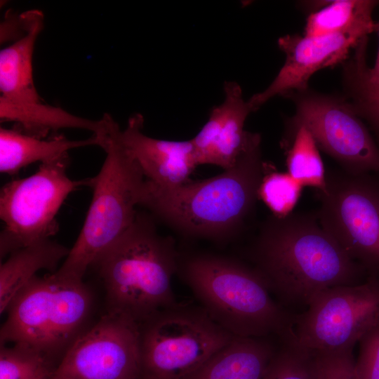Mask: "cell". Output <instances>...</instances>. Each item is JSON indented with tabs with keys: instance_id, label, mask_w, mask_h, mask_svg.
Segmentation results:
<instances>
[{
	"instance_id": "6da1fadb",
	"label": "cell",
	"mask_w": 379,
	"mask_h": 379,
	"mask_svg": "<svg viewBox=\"0 0 379 379\" xmlns=\"http://www.w3.org/2000/svg\"><path fill=\"white\" fill-rule=\"evenodd\" d=\"M255 268L287 304L306 305L321 291L360 284L363 267L321 226L317 215H274L252 248Z\"/></svg>"
},
{
	"instance_id": "7a4b0ae2",
	"label": "cell",
	"mask_w": 379,
	"mask_h": 379,
	"mask_svg": "<svg viewBox=\"0 0 379 379\" xmlns=\"http://www.w3.org/2000/svg\"><path fill=\"white\" fill-rule=\"evenodd\" d=\"M260 143L258 133L232 167L214 177L173 187L145 179L139 205L185 236L228 239L238 232L258 199L267 166Z\"/></svg>"
},
{
	"instance_id": "3957f363",
	"label": "cell",
	"mask_w": 379,
	"mask_h": 379,
	"mask_svg": "<svg viewBox=\"0 0 379 379\" xmlns=\"http://www.w3.org/2000/svg\"><path fill=\"white\" fill-rule=\"evenodd\" d=\"M180 260L173 238L158 232L150 213L138 212L132 225L90 268L102 283L107 311L123 313L140 324L178 303L172 279Z\"/></svg>"
},
{
	"instance_id": "277c9868",
	"label": "cell",
	"mask_w": 379,
	"mask_h": 379,
	"mask_svg": "<svg viewBox=\"0 0 379 379\" xmlns=\"http://www.w3.org/2000/svg\"><path fill=\"white\" fill-rule=\"evenodd\" d=\"M178 272L200 306L232 335L281 339L293 333L295 314L273 300L255 267L229 257L199 253L180 260Z\"/></svg>"
},
{
	"instance_id": "5b68a950",
	"label": "cell",
	"mask_w": 379,
	"mask_h": 379,
	"mask_svg": "<svg viewBox=\"0 0 379 379\" xmlns=\"http://www.w3.org/2000/svg\"><path fill=\"white\" fill-rule=\"evenodd\" d=\"M100 120L94 135L106 158L92 178V199L79 234L55 272L74 280H83L95 259L132 225L145 179L121 142L118 123L107 113Z\"/></svg>"
},
{
	"instance_id": "8992f818",
	"label": "cell",
	"mask_w": 379,
	"mask_h": 379,
	"mask_svg": "<svg viewBox=\"0 0 379 379\" xmlns=\"http://www.w3.org/2000/svg\"><path fill=\"white\" fill-rule=\"evenodd\" d=\"M93 296L83 280L53 272L35 276L13 298L0 330L1 345L22 344L58 365L91 326Z\"/></svg>"
},
{
	"instance_id": "52a82bcc",
	"label": "cell",
	"mask_w": 379,
	"mask_h": 379,
	"mask_svg": "<svg viewBox=\"0 0 379 379\" xmlns=\"http://www.w3.org/2000/svg\"><path fill=\"white\" fill-rule=\"evenodd\" d=\"M139 326L142 379H185L235 336L201 306L178 302Z\"/></svg>"
},
{
	"instance_id": "ba28073f",
	"label": "cell",
	"mask_w": 379,
	"mask_h": 379,
	"mask_svg": "<svg viewBox=\"0 0 379 379\" xmlns=\"http://www.w3.org/2000/svg\"><path fill=\"white\" fill-rule=\"evenodd\" d=\"M66 153L41 163L32 175L13 180L0 192V218L5 224L0 234L1 258L34 242L50 239L58 230L55 216L67 196L91 187L92 178L72 180Z\"/></svg>"
},
{
	"instance_id": "9c48e42d",
	"label": "cell",
	"mask_w": 379,
	"mask_h": 379,
	"mask_svg": "<svg viewBox=\"0 0 379 379\" xmlns=\"http://www.w3.org/2000/svg\"><path fill=\"white\" fill-rule=\"evenodd\" d=\"M307 306L295 315L293 326L300 347L311 352L353 349L379 319V279L325 289Z\"/></svg>"
},
{
	"instance_id": "30bf717a",
	"label": "cell",
	"mask_w": 379,
	"mask_h": 379,
	"mask_svg": "<svg viewBox=\"0 0 379 379\" xmlns=\"http://www.w3.org/2000/svg\"><path fill=\"white\" fill-rule=\"evenodd\" d=\"M317 218L343 251L379 279V185L363 175L327 176Z\"/></svg>"
},
{
	"instance_id": "8fae6325",
	"label": "cell",
	"mask_w": 379,
	"mask_h": 379,
	"mask_svg": "<svg viewBox=\"0 0 379 379\" xmlns=\"http://www.w3.org/2000/svg\"><path fill=\"white\" fill-rule=\"evenodd\" d=\"M284 97L296 107L291 132L299 126L306 128L317 146L348 173L379 172V146L350 102L309 89Z\"/></svg>"
},
{
	"instance_id": "7c38bea8",
	"label": "cell",
	"mask_w": 379,
	"mask_h": 379,
	"mask_svg": "<svg viewBox=\"0 0 379 379\" xmlns=\"http://www.w3.org/2000/svg\"><path fill=\"white\" fill-rule=\"evenodd\" d=\"M53 375L60 379H142L139 324L107 311L66 352Z\"/></svg>"
},
{
	"instance_id": "4fadbf2b",
	"label": "cell",
	"mask_w": 379,
	"mask_h": 379,
	"mask_svg": "<svg viewBox=\"0 0 379 379\" xmlns=\"http://www.w3.org/2000/svg\"><path fill=\"white\" fill-rule=\"evenodd\" d=\"M376 31V26H358L320 36L287 34L278 40L285 62L272 83L248 100L252 112L277 95L308 89L310 77L318 70L335 66L347 58L350 48Z\"/></svg>"
},
{
	"instance_id": "5bb4252c",
	"label": "cell",
	"mask_w": 379,
	"mask_h": 379,
	"mask_svg": "<svg viewBox=\"0 0 379 379\" xmlns=\"http://www.w3.org/2000/svg\"><path fill=\"white\" fill-rule=\"evenodd\" d=\"M223 91V102L212 109L208 121L191 140L199 165L212 164L226 170L236 164L258 133L244 129L252 110L239 84L225 81Z\"/></svg>"
},
{
	"instance_id": "9a60e30c",
	"label": "cell",
	"mask_w": 379,
	"mask_h": 379,
	"mask_svg": "<svg viewBox=\"0 0 379 379\" xmlns=\"http://www.w3.org/2000/svg\"><path fill=\"white\" fill-rule=\"evenodd\" d=\"M143 116L134 114L121 131L120 136L145 180L161 187H173L190 181V175L199 166L192 140L175 141L152 138L143 133Z\"/></svg>"
},
{
	"instance_id": "2e32d148",
	"label": "cell",
	"mask_w": 379,
	"mask_h": 379,
	"mask_svg": "<svg viewBox=\"0 0 379 379\" xmlns=\"http://www.w3.org/2000/svg\"><path fill=\"white\" fill-rule=\"evenodd\" d=\"M275 352L263 338L234 336L185 379H262Z\"/></svg>"
},
{
	"instance_id": "e0dca14e",
	"label": "cell",
	"mask_w": 379,
	"mask_h": 379,
	"mask_svg": "<svg viewBox=\"0 0 379 379\" xmlns=\"http://www.w3.org/2000/svg\"><path fill=\"white\" fill-rule=\"evenodd\" d=\"M90 145L99 146L95 135L84 140H69L61 134L39 138L18 129L0 128V171L15 175L30 164L44 163L58 158L69 149Z\"/></svg>"
},
{
	"instance_id": "ac0fdd59",
	"label": "cell",
	"mask_w": 379,
	"mask_h": 379,
	"mask_svg": "<svg viewBox=\"0 0 379 379\" xmlns=\"http://www.w3.org/2000/svg\"><path fill=\"white\" fill-rule=\"evenodd\" d=\"M69 249L51 239L11 253L0 266V312L4 313L16 294L41 270L53 273Z\"/></svg>"
},
{
	"instance_id": "d6986e66",
	"label": "cell",
	"mask_w": 379,
	"mask_h": 379,
	"mask_svg": "<svg viewBox=\"0 0 379 379\" xmlns=\"http://www.w3.org/2000/svg\"><path fill=\"white\" fill-rule=\"evenodd\" d=\"M0 118L1 122H14L15 128L39 138H48L63 128L87 130L93 134L100 128V120L80 117L44 101L17 103L0 98Z\"/></svg>"
},
{
	"instance_id": "ffe728a7",
	"label": "cell",
	"mask_w": 379,
	"mask_h": 379,
	"mask_svg": "<svg viewBox=\"0 0 379 379\" xmlns=\"http://www.w3.org/2000/svg\"><path fill=\"white\" fill-rule=\"evenodd\" d=\"M44 22L0 51L1 98L12 102H41L33 79L32 57Z\"/></svg>"
},
{
	"instance_id": "44dd1931",
	"label": "cell",
	"mask_w": 379,
	"mask_h": 379,
	"mask_svg": "<svg viewBox=\"0 0 379 379\" xmlns=\"http://www.w3.org/2000/svg\"><path fill=\"white\" fill-rule=\"evenodd\" d=\"M379 4L375 0H334L307 17L304 35L320 36L345 31L358 26H376L372 13Z\"/></svg>"
},
{
	"instance_id": "7402d4cb",
	"label": "cell",
	"mask_w": 379,
	"mask_h": 379,
	"mask_svg": "<svg viewBox=\"0 0 379 379\" xmlns=\"http://www.w3.org/2000/svg\"><path fill=\"white\" fill-rule=\"evenodd\" d=\"M292 142L286 152L287 172L303 187L315 188L318 193L327 189V176L319 147L310 131L299 126L291 132Z\"/></svg>"
},
{
	"instance_id": "603a6c76",
	"label": "cell",
	"mask_w": 379,
	"mask_h": 379,
	"mask_svg": "<svg viewBox=\"0 0 379 379\" xmlns=\"http://www.w3.org/2000/svg\"><path fill=\"white\" fill-rule=\"evenodd\" d=\"M57 366L50 357L29 346L1 345L0 379H49Z\"/></svg>"
},
{
	"instance_id": "cb8c5ba5",
	"label": "cell",
	"mask_w": 379,
	"mask_h": 379,
	"mask_svg": "<svg viewBox=\"0 0 379 379\" xmlns=\"http://www.w3.org/2000/svg\"><path fill=\"white\" fill-rule=\"evenodd\" d=\"M303 186L288 173L278 172L267 164L258 189L261 199L277 218L286 217L295 208Z\"/></svg>"
},
{
	"instance_id": "d4e9b609",
	"label": "cell",
	"mask_w": 379,
	"mask_h": 379,
	"mask_svg": "<svg viewBox=\"0 0 379 379\" xmlns=\"http://www.w3.org/2000/svg\"><path fill=\"white\" fill-rule=\"evenodd\" d=\"M262 379H315L310 351L300 347L294 335L281 339Z\"/></svg>"
},
{
	"instance_id": "484cf974",
	"label": "cell",
	"mask_w": 379,
	"mask_h": 379,
	"mask_svg": "<svg viewBox=\"0 0 379 379\" xmlns=\"http://www.w3.org/2000/svg\"><path fill=\"white\" fill-rule=\"evenodd\" d=\"M352 350L310 351L315 379H359Z\"/></svg>"
},
{
	"instance_id": "4316f807",
	"label": "cell",
	"mask_w": 379,
	"mask_h": 379,
	"mask_svg": "<svg viewBox=\"0 0 379 379\" xmlns=\"http://www.w3.org/2000/svg\"><path fill=\"white\" fill-rule=\"evenodd\" d=\"M379 37V21L376 31ZM368 37L363 39L355 46V54L346 68L347 86L374 88L379 86V46L374 65L368 67L366 63V49Z\"/></svg>"
},
{
	"instance_id": "83f0119b",
	"label": "cell",
	"mask_w": 379,
	"mask_h": 379,
	"mask_svg": "<svg viewBox=\"0 0 379 379\" xmlns=\"http://www.w3.org/2000/svg\"><path fill=\"white\" fill-rule=\"evenodd\" d=\"M355 361L359 379H379V319L361 336Z\"/></svg>"
},
{
	"instance_id": "f1b7e54d",
	"label": "cell",
	"mask_w": 379,
	"mask_h": 379,
	"mask_svg": "<svg viewBox=\"0 0 379 379\" xmlns=\"http://www.w3.org/2000/svg\"><path fill=\"white\" fill-rule=\"evenodd\" d=\"M41 22L44 14L39 10H29L20 14L8 11L1 22V44L19 40Z\"/></svg>"
},
{
	"instance_id": "f546056e",
	"label": "cell",
	"mask_w": 379,
	"mask_h": 379,
	"mask_svg": "<svg viewBox=\"0 0 379 379\" xmlns=\"http://www.w3.org/2000/svg\"><path fill=\"white\" fill-rule=\"evenodd\" d=\"M348 88L353 98V102L350 104L354 110L359 117L368 121L379 140V86H348Z\"/></svg>"
},
{
	"instance_id": "4dcf8cb0",
	"label": "cell",
	"mask_w": 379,
	"mask_h": 379,
	"mask_svg": "<svg viewBox=\"0 0 379 379\" xmlns=\"http://www.w3.org/2000/svg\"><path fill=\"white\" fill-rule=\"evenodd\" d=\"M49 379H60L55 375H53L51 378H50Z\"/></svg>"
}]
</instances>
